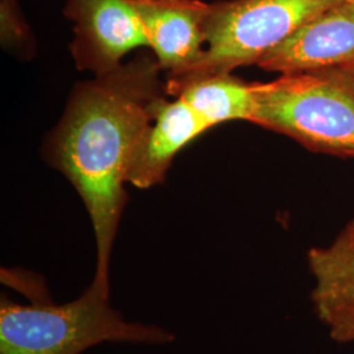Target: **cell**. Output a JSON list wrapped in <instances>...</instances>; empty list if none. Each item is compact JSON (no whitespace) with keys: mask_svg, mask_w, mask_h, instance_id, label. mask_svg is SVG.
Here are the masks:
<instances>
[{"mask_svg":"<svg viewBox=\"0 0 354 354\" xmlns=\"http://www.w3.org/2000/svg\"><path fill=\"white\" fill-rule=\"evenodd\" d=\"M156 58L142 54L76 86L45 145L49 165L74 185L96 238V285L111 289L109 264L127 201L131 152L165 95Z\"/></svg>","mask_w":354,"mask_h":354,"instance_id":"obj_1","label":"cell"},{"mask_svg":"<svg viewBox=\"0 0 354 354\" xmlns=\"http://www.w3.org/2000/svg\"><path fill=\"white\" fill-rule=\"evenodd\" d=\"M20 269H3V283L20 288L29 304L1 295L0 354H80L102 342L162 345L175 336L158 326L129 323L111 306V289L92 282L71 302L57 304L44 279Z\"/></svg>","mask_w":354,"mask_h":354,"instance_id":"obj_2","label":"cell"},{"mask_svg":"<svg viewBox=\"0 0 354 354\" xmlns=\"http://www.w3.org/2000/svg\"><path fill=\"white\" fill-rule=\"evenodd\" d=\"M252 124L306 149L354 158V64L253 83Z\"/></svg>","mask_w":354,"mask_h":354,"instance_id":"obj_3","label":"cell"},{"mask_svg":"<svg viewBox=\"0 0 354 354\" xmlns=\"http://www.w3.org/2000/svg\"><path fill=\"white\" fill-rule=\"evenodd\" d=\"M344 0H225L209 4L206 51L188 74L232 73L251 66L319 13ZM176 77V76H169Z\"/></svg>","mask_w":354,"mask_h":354,"instance_id":"obj_4","label":"cell"},{"mask_svg":"<svg viewBox=\"0 0 354 354\" xmlns=\"http://www.w3.org/2000/svg\"><path fill=\"white\" fill-rule=\"evenodd\" d=\"M64 15L75 24L70 50L80 71L105 75L130 51L149 48L133 0H68Z\"/></svg>","mask_w":354,"mask_h":354,"instance_id":"obj_5","label":"cell"},{"mask_svg":"<svg viewBox=\"0 0 354 354\" xmlns=\"http://www.w3.org/2000/svg\"><path fill=\"white\" fill-rule=\"evenodd\" d=\"M149 48L167 77L188 74L206 51L209 4L200 0H133Z\"/></svg>","mask_w":354,"mask_h":354,"instance_id":"obj_6","label":"cell"},{"mask_svg":"<svg viewBox=\"0 0 354 354\" xmlns=\"http://www.w3.org/2000/svg\"><path fill=\"white\" fill-rule=\"evenodd\" d=\"M354 64V3L342 1L319 13L256 66L294 74Z\"/></svg>","mask_w":354,"mask_h":354,"instance_id":"obj_7","label":"cell"},{"mask_svg":"<svg viewBox=\"0 0 354 354\" xmlns=\"http://www.w3.org/2000/svg\"><path fill=\"white\" fill-rule=\"evenodd\" d=\"M165 95L156 104L152 121L140 136L127 165V183L140 189L163 183L177 153L210 130L187 102L176 97L169 100Z\"/></svg>","mask_w":354,"mask_h":354,"instance_id":"obj_8","label":"cell"},{"mask_svg":"<svg viewBox=\"0 0 354 354\" xmlns=\"http://www.w3.org/2000/svg\"><path fill=\"white\" fill-rule=\"evenodd\" d=\"M165 89L168 96L187 102L210 129L230 121H252L253 83L231 73L167 77Z\"/></svg>","mask_w":354,"mask_h":354,"instance_id":"obj_9","label":"cell"},{"mask_svg":"<svg viewBox=\"0 0 354 354\" xmlns=\"http://www.w3.org/2000/svg\"><path fill=\"white\" fill-rule=\"evenodd\" d=\"M308 266L315 279L311 294L315 308L354 304V223L328 247L311 248Z\"/></svg>","mask_w":354,"mask_h":354,"instance_id":"obj_10","label":"cell"},{"mask_svg":"<svg viewBox=\"0 0 354 354\" xmlns=\"http://www.w3.org/2000/svg\"><path fill=\"white\" fill-rule=\"evenodd\" d=\"M320 320L328 327L336 342H354V304H337L315 308Z\"/></svg>","mask_w":354,"mask_h":354,"instance_id":"obj_11","label":"cell"},{"mask_svg":"<svg viewBox=\"0 0 354 354\" xmlns=\"http://www.w3.org/2000/svg\"><path fill=\"white\" fill-rule=\"evenodd\" d=\"M1 38L7 46L26 42V26L17 12L16 0H1Z\"/></svg>","mask_w":354,"mask_h":354,"instance_id":"obj_12","label":"cell"},{"mask_svg":"<svg viewBox=\"0 0 354 354\" xmlns=\"http://www.w3.org/2000/svg\"><path fill=\"white\" fill-rule=\"evenodd\" d=\"M344 1H348V3H354V0H344Z\"/></svg>","mask_w":354,"mask_h":354,"instance_id":"obj_13","label":"cell"},{"mask_svg":"<svg viewBox=\"0 0 354 354\" xmlns=\"http://www.w3.org/2000/svg\"><path fill=\"white\" fill-rule=\"evenodd\" d=\"M352 223H354V221H353V222H352Z\"/></svg>","mask_w":354,"mask_h":354,"instance_id":"obj_14","label":"cell"}]
</instances>
